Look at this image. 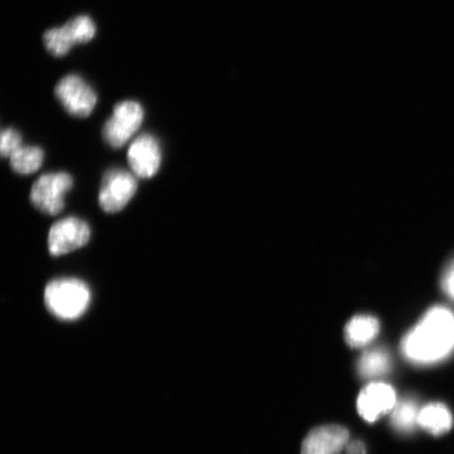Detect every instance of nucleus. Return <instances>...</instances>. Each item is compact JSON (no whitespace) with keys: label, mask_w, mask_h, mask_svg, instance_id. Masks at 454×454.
<instances>
[{"label":"nucleus","mask_w":454,"mask_h":454,"mask_svg":"<svg viewBox=\"0 0 454 454\" xmlns=\"http://www.w3.org/2000/svg\"><path fill=\"white\" fill-rule=\"evenodd\" d=\"M55 95L66 111L75 117H88L98 104L90 85L78 75H67L57 83Z\"/></svg>","instance_id":"nucleus-6"},{"label":"nucleus","mask_w":454,"mask_h":454,"mask_svg":"<svg viewBox=\"0 0 454 454\" xmlns=\"http://www.w3.org/2000/svg\"><path fill=\"white\" fill-rule=\"evenodd\" d=\"M67 27L72 34L76 43H84L92 41L96 34V26L90 17L81 15L67 22Z\"/></svg>","instance_id":"nucleus-17"},{"label":"nucleus","mask_w":454,"mask_h":454,"mask_svg":"<svg viewBox=\"0 0 454 454\" xmlns=\"http://www.w3.org/2000/svg\"><path fill=\"white\" fill-rule=\"evenodd\" d=\"M43 42L45 48L51 54L57 57L65 56L75 44V41L67 25L61 27L51 28L44 33Z\"/></svg>","instance_id":"nucleus-16"},{"label":"nucleus","mask_w":454,"mask_h":454,"mask_svg":"<svg viewBox=\"0 0 454 454\" xmlns=\"http://www.w3.org/2000/svg\"><path fill=\"white\" fill-rule=\"evenodd\" d=\"M90 238V226L84 221L76 217L62 219L51 227L49 252L54 257H59L83 247Z\"/></svg>","instance_id":"nucleus-7"},{"label":"nucleus","mask_w":454,"mask_h":454,"mask_svg":"<svg viewBox=\"0 0 454 454\" xmlns=\"http://www.w3.org/2000/svg\"><path fill=\"white\" fill-rule=\"evenodd\" d=\"M10 163L20 175L35 173L43 166V151L37 146H21L10 157Z\"/></svg>","instance_id":"nucleus-14"},{"label":"nucleus","mask_w":454,"mask_h":454,"mask_svg":"<svg viewBox=\"0 0 454 454\" xmlns=\"http://www.w3.org/2000/svg\"><path fill=\"white\" fill-rule=\"evenodd\" d=\"M417 403L407 399L396 404L391 416V425L401 433H411L419 425Z\"/></svg>","instance_id":"nucleus-15"},{"label":"nucleus","mask_w":454,"mask_h":454,"mask_svg":"<svg viewBox=\"0 0 454 454\" xmlns=\"http://www.w3.org/2000/svg\"><path fill=\"white\" fill-rule=\"evenodd\" d=\"M160 144L151 134L136 138L129 147L128 160L134 175L139 178H152L161 166Z\"/></svg>","instance_id":"nucleus-8"},{"label":"nucleus","mask_w":454,"mask_h":454,"mask_svg":"<svg viewBox=\"0 0 454 454\" xmlns=\"http://www.w3.org/2000/svg\"><path fill=\"white\" fill-rule=\"evenodd\" d=\"M402 349L418 364L445 359L454 349V312L442 305L431 308L403 339Z\"/></svg>","instance_id":"nucleus-1"},{"label":"nucleus","mask_w":454,"mask_h":454,"mask_svg":"<svg viewBox=\"0 0 454 454\" xmlns=\"http://www.w3.org/2000/svg\"><path fill=\"white\" fill-rule=\"evenodd\" d=\"M348 454H366V448L361 441H355L348 445Z\"/></svg>","instance_id":"nucleus-20"},{"label":"nucleus","mask_w":454,"mask_h":454,"mask_svg":"<svg viewBox=\"0 0 454 454\" xmlns=\"http://www.w3.org/2000/svg\"><path fill=\"white\" fill-rule=\"evenodd\" d=\"M396 405L395 391L385 383H372L361 391L356 407L360 416L369 423L377 421L384 414L394 411Z\"/></svg>","instance_id":"nucleus-9"},{"label":"nucleus","mask_w":454,"mask_h":454,"mask_svg":"<svg viewBox=\"0 0 454 454\" xmlns=\"http://www.w3.org/2000/svg\"><path fill=\"white\" fill-rule=\"evenodd\" d=\"M390 368V357L387 351L376 348L366 351L357 363V371L364 379H374L384 376Z\"/></svg>","instance_id":"nucleus-13"},{"label":"nucleus","mask_w":454,"mask_h":454,"mask_svg":"<svg viewBox=\"0 0 454 454\" xmlns=\"http://www.w3.org/2000/svg\"><path fill=\"white\" fill-rule=\"evenodd\" d=\"M145 111L138 102L128 100L119 102L114 107L112 117L105 124L104 138L114 149H121L140 129L144 122Z\"/></svg>","instance_id":"nucleus-3"},{"label":"nucleus","mask_w":454,"mask_h":454,"mask_svg":"<svg viewBox=\"0 0 454 454\" xmlns=\"http://www.w3.org/2000/svg\"><path fill=\"white\" fill-rule=\"evenodd\" d=\"M441 288L446 296L454 302V257L450 263L446 265L441 277Z\"/></svg>","instance_id":"nucleus-19"},{"label":"nucleus","mask_w":454,"mask_h":454,"mask_svg":"<svg viewBox=\"0 0 454 454\" xmlns=\"http://www.w3.org/2000/svg\"><path fill=\"white\" fill-rule=\"evenodd\" d=\"M379 331L377 317L369 315L356 316L345 327V340L351 348H362L376 339Z\"/></svg>","instance_id":"nucleus-11"},{"label":"nucleus","mask_w":454,"mask_h":454,"mask_svg":"<svg viewBox=\"0 0 454 454\" xmlns=\"http://www.w3.org/2000/svg\"><path fill=\"white\" fill-rule=\"evenodd\" d=\"M135 175L124 169H111L102 179L99 192L100 207L106 213L115 214L126 207L137 192Z\"/></svg>","instance_id":"nucleus-5"},{"label":"nucleus","mask_w":454,"mask_h":454,"mask_svg":"<svg viewBox=\"0 0 454 454\" xmlns=\"http://www.w3.org/2000/svg\"><path fill=\"white\" fill-rule=\"evenodd\" d=\"M453 419L445 405L434 403L425 406L419 414V425L431 434L441 435L452 427Z\"/></svg>","instance_id":"nucleus-12"},{"label":"nucleus","mask_w":454,"mask_h":454,"mask_svg":"<svg viewBox=\"0 0 454 454\" xmlns=\"http://www.w3.org/2000/svg\"><path fill=\"white\" fill-rule=\"evenodd\" d=\"M73 186V178L67 173L43 175L34 183L31 202L38 211L50 215H59L65 207V197Z\"/></svg>","instance_id":"nucleus-4"},{"label":"nucleus","mask_w":454,"mask_h":454,"mask_svg":"<svg viewBox=\"0 0 454 454\" xmlns=\"http://www.w3.org/2000/svg\"><path fill=\"white\" fill-rule=\"evenodd\" d=\"M92 294L87 283L74 278L50 282L44 302L51 314L61 320H76L89 309Z\"/></svg>","instance_id":"nucleus-2"},{"label":"nucleus","mask_w":454,"mask_h":454,"mask_svg":"<svg viewBox=\"0 0 454 454\" xmlns=\"http://www.w3.org/2000/svg\"><path fill=\"white\" fill-rule=\"evenodd\" d=\"M21 135L13 129L3 130L2 142H0V152L4 158H10L14 153L20 149Z\"/></svg>","instance_id":"nucleus-18"},{"label":"nucleus","mask_w":454,"mask_h":454,"mask_svg":"<svg viewBox=\"0 0 454 454\" xmlns=\"http://www.w3.org/2000/svg\"><path fill=\"white\" fill-rule=\"evenodd\" d=\"M348 430L337 425L322 426L306 436L302 454H339L348 444Z\"/></svg>","instance_id":"nucleus-10"}]
</instances>
